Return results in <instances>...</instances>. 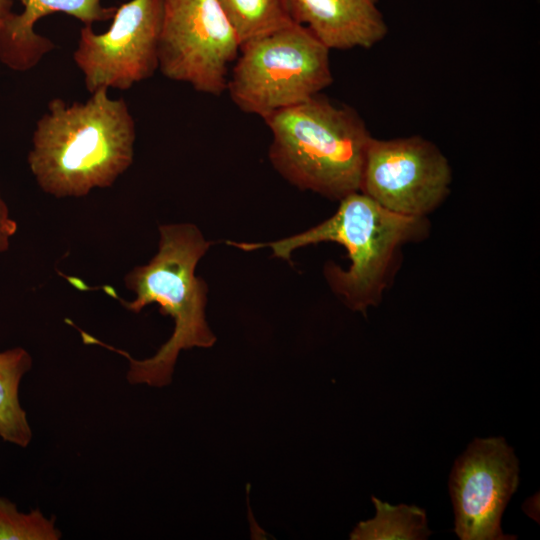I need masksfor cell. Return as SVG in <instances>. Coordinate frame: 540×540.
<instances>
[{"label": "cell", "instance_id": "9c48e42d", "mask_svg": "<svg viewBox=\"0 0 540 540\" xmlns=\"http://www.w3.org/2000/svg\"><path fill=\"white\" fill-rule=\"evenodd\" d=\"M519 484V462L503 437L476 438L449 476L454 531L461 540H512L501 517Z\"/></svg>", "mask_w": 540, "mask_h": 540}, {"label": "cell", "instance_id": "9a60e30c", "mask_svg": "<svg viewBox=\"0 0 540 540\" xmlns=\"http://www.w3.org/2000/svg\"><path fill=\"white\" fill-rule=\"evenodd\" d=\"M61 532L55 520L38 509L29 513L18 511L15 503L0 497V540H58Z\"/></svg>", "mask_w": 540, "mask_h": 540}, {"label": "cell", "instance_id": "5b68a950", "mask_svg": "<svg viewBox=\"0 0 540 540\" xmlns=\"http://www.w3.org/2000/svg\"><path fill=\"white\" fill-rule=\"evenodd\" d=\"M329 52L306 27L292 23L240 46L226 90L239 109L263 119L332 83Z\"/></svg>", "mask_w": 540, "mask_h": 540}, {"label": "cell", "instance_id": "30bf717a", "mask_svg": "<svg viewBox=\"0 0 540 540\" xmlns=\"http://www.w3.org/2000/svg\"><path fill=\"white\" fill-rule=\"evenodd\" d=\"M379 0H284L294 23L306 27L327 48L368 49L388 27Z\"/></svg>", "mask_w": 540, "mask_h": 540}, {"label": "cell", "instance_id": "8fae6325", "mask_svg": "<svg viewBox=\"0 0 540 540\" xmlns=\"http://www.w3.org/2000/svg\"><path fill=\"white\" fill-rule=\"evenodd\" d=\"M22 13H13L0 28V62L13 71L31 70L55 48L47 37L35 32L42 17L60 12L84 25L112 19L116 8L104 7L101 0H21Z\"/></svg>", "mask_w": 540, "mask_h": 540}, {"label": "cell", "instance_id": "3957f363", "mask_svg": "<svg viewBox=\"0 0 540 540\" xmlns=\"http://www.w3.org/2000/svg\"><path fill=\"white\" fill-rule=\"evenodd\" d=\"M427 222L425 217L394 213L358 191L342 198L330 218L304 232L267 243L227 244L244 251L267 247L273 256L288 262L298 248L320 242L341 244L348 252L350 267L345 271L328 262L324 274L345 305L364 313L381 301L401 246L423 237Z\"/></svg>", "mask_w": 540, "mask_h": 540}, {"label": "cell", "instance_id": "2e32d148", "mask_svg": "<svg viewBox=\"0 0 540 540\" xmlns=\"http://www.w3.org/2000/svg\"><path fill=\"white\" fill-rule=\"evenodd\" d=\"M16 231L17 223L10 216L9 208L0 192V254L8 250Z\"/></svg>", "mask_w": 540, "mask_h": 540}, {"label": "cell", "instance_id": "ba28073f", "mask_svg": "<svg viewBox=\"0 0 540 540\" xmlns=\"http://www.w3.org/2000/svg\"><path fill=\"white\" fill-rule=\"evenodd\" d=\"M451 179L447 158L432 142L372 138L360 192L394 213L425 217L446 198Z\"/></svg>", "mask_w": 540, "mask_h": 540}, {"label": "cell", "instance_id": "52a82bcc", "mask_svg": "<svg viewBox=\"0 0 540 540\" xmlns=\"http://www.w3.org/2000/svg\"><path fill=\"white\" fill-rule=\"evenodd\" d=\"M163 0H130L116 8L107 31L84 25L73 60L89 93L127 90L158 69Z\"/></svg>", "mask_w": 540, "mask_h": 540}, {"label": "cell", "instance_id": "4fadbf2b", "mask_svg": "<svg viewBox=\"0 0 540 540\" xmlns=\"http://www.w3.org/2000/svg\"><path fill=\"white\" fill-rule=\"evenodd\" d=\"M375 517L361 521L350 534L352 540H423L432 531L425 510L416 505H391L372 497Z\"/></svg>", "mask_w": 540, "mask_h": 540}, {"label": "cell", "instance_id": "e0dca14e", "mask_svg": "<svg viewBox=\"0 0 540 540\" xmlns=\"http://www.w3.org/2000/svg\"><path fill=\"white\" fill-rule=\"evenodd\" d=\"M12 0H0V28L6 23L14 13Z\"/></svg>", "mask_w": 540, "mask_h": 540}, {"label": "cell", "instance_id": "277c9868", "mask_svg": "<svg viewBox=\"0 0 540 540\" xmlns=\"http://www.w3.org/2000/svg\"><path fill=\"white\" fill-rule=\"evenodd\" d=\"M263 120L272 133L269 160L289 183L336 200L360 191L373 137L356 110L318 94Z\"/></svg>", "mask_w": 540, "mask_h": 540}, {"label": "cell", "instance_id": "6da1fadb", "mask_svg": "<svg viewBox=\"0 0 540 540\" xmlns=\"http://www.w3.org/2000/svg\"><path fill=\"white\" fill-rule=\"evenodd\" d=\"M135 140L126 101L100 88L85 102L49 101L36 122L27 162L43 192L79 198L115 183L133 163Z\"/></svg>", "mask_w": 540, "mask_h": 540}, {"label": "cell", "instance_id": "5bb4252c", "mask_svg": "<svg viewBox=\"0 0 540 540\" xmlns=\"http://www.w3.org/2000/svg\"><path fill=\"white\" fill-rule=\"evenodd\" d=\"M234 27L240 46L255 37L294 23L284 0H217Z\"/></svg>", "mask_w": 540, "mask_h": 540}, {"label": "cell", "instance_id": "7c38bea8", "mask_svg": "<svg viewBox=\"0 0 540 540\" xmlns=\"http://www.w3.org/2000/svg\"><path fill=\"white\" fill-rule=\"evenodd\" d=\"M31 366L32 358L22 347L0 352V437L23 448L29 445L32 431L20 405L19 386Z\"/></svg>", "mask_w": 540, "mask_h": 540}, {"label": "cell", "instance_id": "8992f818", "mask_svg": "<svg viewBox=\"0 0 540 540\" xmlns=\"http://www.w3.org/2000/svg\"><path fill=\"white\" fill-rule=\"evenodd\" d=\"M239 52L238 35L217 0H163L158 69L166 78L220 95Z\"/></svg>", "mask_w": 540, "mask_h": 540}, {"label": "cell", "instance_id": "7a4b0ae2", "mask_svg": "<svg viewBox=\"0 0 540 540\" xmlns=\"http://www.w3.org/2000/svg\"><path fill=\"white\" fill-rule=\"evenodd\" d=\"M159 234L155 256L147 264L134 267L124 278L126 288L135 293V299L125 301L109 287L105 292L134 313L147 305L158 304L161 312L174 322L173 333L167 342L152 357L137 360L128 352L79 330L85 344L103 346L127 358V380L131 384L153 387L170 384L181 350L209 348L216 342L206 319L208 286L195 275L198 262L212 242L206 240L199 228L191 223L160 225Z\"/></svg>", "mask_w": 540, "mask_h": 540}]
</instances>
